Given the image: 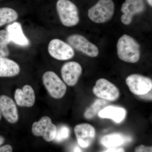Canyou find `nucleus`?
Here are the masks:
<instances>
[{"label": "nucleus", "instance_id": "7", "mask_svg": "<svg viewBox=\"0 0 152 152\" xmlns=\"http://www.w3.org/2000/svg\"><path fill=\"white\" fill-rule=\"evenodd\" d=\"M126 83L131 92L138 96H142L151 91L152 81L148 77L132 74L126 79Z\"/></svg>", "mask_w": 152, "mask_h": 152}, {"label": "nucleus", "instance_id": "17", "mask_svg": "<svg viewBox=\"0 0 152 152\" xmlns=\"http://www.w3.org/2000/svg\"><path fill=\"white\" fill-rule=\"evenodd\" d=\"M126 114V112L123 108L109 106L99 112L98 115L101 118L111 119L115 122L119 123L124 119Z\"/></svg>", "mask_w": 152, "mask_h": 152}, {"label": "nucleus", "instance_id": "27", "mask_svg": "<svg viewBox=\"0 0 152 152\" xmlns=\"http://www.w3.org/2000/svg\"><path fill=\"white\" fill-rule=\"evenodd\" d=\"M147 1H148V3L149 4L151 7H152V0H147Z\"/></svg>", "mask_w": 152, "mask_h": 152}, {"label": "nucleus", "instance_id": "28", "mask_svg": "<svg viewBox=\"0 0 152 152\" xmlns=\"http://www.w3.org/2000/svg\"><path fill=\"white\" fill-rule=\"evenodd\" d=\"M1 110H0V120H1Z\"/></svg>", "mask_w": 152, "mask_h": 152}, {"label": "nucleus", "instance_id": "8", "mask_svg": "<svg viewBox=\"0 0 152 152\" xmlns=\"http://www.w3.org/2000/svg\"><path fill=\"white\" fill-rule=\"evenodd\" d=\"M67 42L73 48L88 56L96 57L99 55V50L97 47L81 35H71L67 38Z\"/></svg>", "mask_w": 152, "mask_h": 152}, {"label": "nucleus", "instance_id": "23", "mask_svg": "<svg viewBox=\"0 0 152 152\" xmlns=\"http://www.w3.org/2000/svg\"><path fill=\"white\" fill-rule=\"evenodd\" d=\"M5 140L4 137L0 135V152H12L13 148L10 145H5L2 146Z\"/></svg>", "mask_w": 152, "mask_h": 152}, {"label": "nucleus", "instance_id": "21", "mask_svg": "<svg viewBox=\"0 0 152 152\" xmlns=\"http://www.w3.org/2000/svg\"><path fill=\"white\" fill-rule=\"evenodd\" d=\"M8 33L7 30L0 31V57H7L10 54L8 45L11 43Z\"/></svg>", "mask_w": 152, "mask_h": 152}, {"label": "nucleus", "instance_id": "26", "mask_svg": "<svg viewBox=\"0 0 152 152\" xmlns=\"http://www.w3.org/2000/svg\"><path fill=\"white\" fill-rule=\"evenodd\" d=\"M72 152H83V151L80 147L76 146L73 149Z\"/></svg>", "mask_w": 152, "mask_h": 152}, {"label": "nucleus", "instance_id": "12", "mask_svg": "<svg viewBox=\"0 0 152 152\" xmlns=\"http://www.w3.org/2000/svg\"><path fill=\"white\" fill-rule=\"evenodd\" d=\"M61 73L65 83L68 86H73L77 83L82 75V67L77 62H68L63 65Z\"/></svg>", "mask_w": 152, "mask_h": 152}, {"label": "nucleus", "instance_id": "16", "mask_svg": "<svg viewBox=\"0 0 152 152\" xmlns=\"http://www.w3.org/2000/svg\"><path fill=\"white\" fill-rule=\"evenodd\" d=\"M20 71L18 63L6 57H0V77L18 75Z\"/></svg>", "mask_w": 152, "mask_h": 152}, {"label": "nucleus", "instance_id": "11", "mask_svg": "<svg viewBox=\"0 0 152 152\" xmlns=\"http://www.w3.org/2000/svg\"><path fill=\"white\" fill-rule=\"evenodd\" d=\"M74 132L79 145L83 148H88L91 145L96 135L94 128L88 124L77 125Z\"/></svg>", "mask_w": 152, "mask_h": 152}, {"label": "nucleus", "instance_id": "22", "mask_svg": "<svg viewBox=\"0 0 152 152\" xmlns=\"http://www.w3.org/2000/svg\"><path fill=\"white\" fill-rule=\"evenodd\" d=\"M70 135V129L67 126L63 125L57 129L56 134L54 140L57 142L64 141L69 138Z\"/></svg>", "mask_w": 152, "mask_h": 152}, {"label": "nucleus", "instance_id": "14", "mask_svg": "<svg viewBox=\"0 0 152 152\" xmlns=\"http://www.w3.org/2000/svg\"><path fill=\"white\" fill-rule=\"evenodd\" d=\"M15 99L17 105L20 107H32L35 102L34 91L30 85H25L22 89L18 88L16 90Z\"/></svg>", "mask_w": 152, "mask_h": 152}, {"label": "nucleus", "instance_id": "19", "mask_svg": "<svg viewBox=\"0 0 152 152\" xmlns=\"http://www.w3.org/2000/svg\"><path fill=\"white\" fill-rule=\"evenodd\" d=\"M18 15L14 9L9 7L0 8V27L15 22Z\"/></svg>", "mask_w": 152, "mask_h": 152}, {"label": "nucleus", "instance_id": "20", "mask_svg": "<svg viewBox=\"0 0 152 152\" xmlns=\"http://www.w3.org/2000/svg\"><path fill=\"white\" fill-rule=\"evenodd\" d=\"M108 104L107 101L106 100L97 99L94 104L85 112L84 116L87 119H91L94 118Z\"/></svg>", "mask_w": 152, "mask_h": 152}, {"label": "nucleus", "instance_id": "2", "mask_svg": "<svg viewBox=\"0 0 152 152\" xmlns=\"http://www.w3.org/2000/svg\"><path fill=\"white\" fill-rule=\"evenodd\" d=\"M56 9L62 24L66 27L76 26L80 21L78 9L69 0H58Z\"/></svg>", "mask_w": 152, "mask_h": 152}, {"label": "nucleus", "instance_id": "6", "mask_svg": "<svg viewBox=\"0 0 152 152\" xmlns=\"http://www.w3.org/2000/svg\"><path fill=\"white\" fill-rule=\"evenodd\" d=\"M48 51L53 58L59 61L71 59L75 54L73 48L69 44L58 39L50 41Z\"/></svg>", "mask_w": 152, "mask_h": 152}, {"label": "nucleus", "instance_id": "9", "mask_svg": "<svg viewBox=\"0 0 152 152\" xmlns=\"http://www.w3.org/2000/svg\"><path fill=\"white\" fill-rule=\"evenodd\" d=\"M93 91L96 96L106 100L115 101L120 96L118 88L105 79H99L96 82Z\"/></svg>", "mask_w": 152, "mask_h": 152}, {"label": "nucleus", "instance_id": "1", "mask_svg": "<svg viewBox=\"0 0 152 152\" xmlns=\"http://www.w3.org/2000/svg\"><path fill=\"white\" fill-rule=\"evenodd\" d=\"M117 53L120 59L125 62L135 63L140 57V45L131 36L124 34L118 40Z\"/></svg>", "mask_w": 152, "mask_h": 152}, {"label": "nucleus", "instance_id": "18", "mask_svg": "<svg viewBox=\"0 0 152 152\" xmlns=\"http://www.w3.org/2000/svg\"><path fill=\"white\" fill-rule=\"evenodd\" d=\"M132 139L120 133H113L106 135L102 138L101 143L108 148H117L125 143L130 142Z\"/></svg>", "mask_w": 152, "mask_h": 152}, {"label": "nucleus", "instance_id": "13", "mask_svg": "<svg viewBox=\"0 0 152 152\" xmlns=\"http://www.w3.org/2000/svg\"><path fill=\"white\" fill-rule=\"evenodd\" d=\"M0 110L4 118L8 122L15 124L18 120L16 105L11 98L6 95L0 96Z\"/></svg>", "mask_w": 152, "mask_h": 152}, {"label": "nucleus", "instance_id": "25", "mask_svg": "<svg viewBox=\"0 0 152 152\" xmlns=\"http://www.w3.org/2000/svg\"><path fill=\"white\" fill-rule=\"evenodd\" d=\"M102 152H125V151L122 148H111Z\"/></svg>", "mask_w": 152, "mask_h": 152}, {"label": "nucleus", "instance_id": "15", "mask_svg": "<svg viewBox=\"0 0 152 152\" xmlns=\"http://www.w3.org/2000/svg\"><path fill=\"white\" fill-rule=\"evenodd\" d=\"M6 30L12 42L23 47L29 45L30 41L24 34L20 23L14 22L7 26Z\"/></svg>", "mask_w": 152, "mask_h": 152}, {"label": "nucleus", "instance_id": "5", "mask_svg": "<svg viewBox=\"0 0 152 152\" xmlns=\"http://www.w3.org/2000/svg\"><path fill=\"white\" fill-rule=\"evenodd\" d=\"M57 128L50 117L44 116L32 126V133L36 137H42L46 142L54 140L56 134Z\"/></svg>", "mask_w": 152, "mask_h": 152}, {"label": "nucleus", "instance_id": "24", "mask_svg": "<svg viewBox=\"0 0 152 152\" xmlns=\"http://www.w3.org/2000/svg\"><path fill=\"white\" fill-rule=\"evenodd\" d=\"M135 152H152V147L140 145L136 147Z\"/></svg>", "mask_w": 152, "mask_h": 152}, {"label": "nucleus", "instance_id": "10", "mask_svg": "<svg viewBox=\"0 0 152 152\" xmlns=\"http://www.w3.org/2000/svg\"><path fill=\"white\" fill-rule=\"evenodd\" d=\"M145 8L144 0H126L121 9L123 13L121 20L124 24H130L134 16L141 13L145 10Z\"/></svg>", "mask_w": 152, "mask_h": 152}, {"label": "nucleus", "instance_id": "3", "mask_svg": "<svg viewBox=\"0 0 152 152\" xmlns=\"http://www.w3.org/2000/svg\"><path fill=\"white\" fill-rule=\"evenodd\" d=\"M114 10L115 5L112 0H99L88 10V15L94 23H103L112 18Z\"/></svg>", "mask_w": 152, "mask_h": 152}, {"label": "nucleus", "instance_id": "4", "mask_svg": "<svg viewBox=\"0 0 152 152\" xmlns=\"http://www.w3.org/2000/svg\"><path fill=\"white\" fill-rule=\"evenodd\" d=\"M44 86L51 96L54 99H61L66 92L65 84L56 74L52 71H48L42 77Z\"/></svg>", "mask_w": 152, "mask_h": 152}]
</instances>
